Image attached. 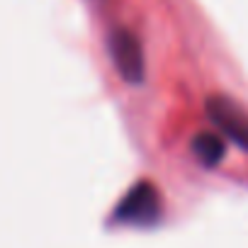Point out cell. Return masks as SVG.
<instances>
[{
    "label": "cell",
    "instance_id": "obj_3",
    "mask_svg": "<svg viewBox=\"0 0 248 248\" xmlns=\"http://www.w3.org/2000/svg\"><path fill=\"white\" fill-rule=\"evenodd\" d=\"M207 117L217 134L248 154V112L229 95H212L204 102Z\"/></svg>",
    "mask_w": 248,
    "mask_h": 248
},
{
    "label": "cell",
    "instance_id": "obj_4",
    "mask_svg": "<svg viewBox=\"0 0 248 248\" xmlns=\"http://www.w3.org/2000/svg\"><path fill=\"white\" fill-rule=\"evenodd\" d=\"M190 151H192L197 163H202L204 168H214V166H219L224 161L226 139L221 134H217V132H200L190 141Z\"/></svg>",
    "mask_w": 248,
    "mask_h": 248
},
{
    "label": "cell",
    "instance_id": "obj_2",
    "mask_svg": "<svg viewBox=\"0 0 248 248\" xmlns=\"http://www.w3.org/2000/svg\"><path fill=\"white\" fill-rule=\"evenodd\" d=\"M107 51H109V61L117 68V73L122 76V80L137 85L146 78L144 46L132 30H124V27L112 30L107 37Z\"/></svg>",
    "mask_w": 248,
    "mask_h": 248
},
{
    "label": "cell",
    "instance_id": "obj_1",
    "mask_svg": "<svg viewBox=\"0 0 248 248\" xmlns=\"http://www.w3.org/2000/svg\"><path fill=\"white\" fill-rule=\"evenodd\" d=\"M161 212H163V200L158 187L149 180H139L114 207L112 221L124 226H151L161 219Z\"/></svg>",
    "mask_w": 248,
    "mask_h": 248
}]
</instances>
